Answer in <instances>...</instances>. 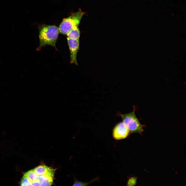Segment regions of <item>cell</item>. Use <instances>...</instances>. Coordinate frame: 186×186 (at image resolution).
<instances>
[{"label": "cell", "instance_id": "6da1fadb", "mask_svg": "<svg viewBox=\"0 0 186 186\" xmlns=\"http://www.w3.org/2000/svg\"><path fill=\"white\" fill-rule=\"evenodd\" d=\"M38 29L39 45L37 50L49 45L56 49V43L59 32L58 28L55 25L43 24L39 26Z\"/></svg>", "mask_w": 186, "mask_h": 186}, {"label": "cell", "instance_id": "7a4b0ae2", "mask_svg": "<svg viewBox=\"0 0 186 186\" xmlns=\"http://www.w3.org/2000/svg\"><path fill=\"white\" fill-rule=\"evenodd\" d=\"M135 109L133 111L125 114L119 113L121 118L122 122L129 130L130 133H139L141 134L144 130L143 126L140 123L136 117L135 113Z\"/></svg>", "mask_w": 186, "mask_h": 186}, {"label": "cell", "instance_id": "3957f363", "mask_svg": "<svg viewBox=\"0 0 186 186\" xmlns=\"http://www.w3.org/2000/svg\"><path fill=\"white\" fill-rule=\"evenodd\" d=\"M84 13V12L80 10L69 17L64 19L58 28L59 32L62 34L66 35L73 28L79 26Z\"/></svg>", "mask_w": 186, "mask_h": 186}, {"label": "cell", "instance_id": "277c9868", "mask_svg": "<svg viewBox=\"0 0 186 186\" xmlns=\"http://www.w3.org/2000/svg\"><path fill=\"white\" fill-rule=\"evenodd\" d=\"M130 133L128 128L122 122L117 124L112 131L113 138L116 140H120L126 138Z\"/></svg>", "mask_w": 186, "mask_h": 186}, {"label": "cell", "instance_id": "5b68a950", "mask_svg": "<svg viewBox=\"0 0 186 186\" xmlns=\"http://www.w3.org/2000/svg\"><path fill=\"white\" fill-rule=\"evenodd\" d=\"M70 53V62L78 65L76 57L79 48V40L73 39L67 37Z\"/></svg>", "mask_w": 186, "mask_h": 186}, {"label": "cell", "instance_id": "8992f818", "mask_svg": "<svg viewBox=\"0 0 186 186\" xmlns=\"http://www.w3.org/2000/svg\"><path fill=\"white\" fill-rule=\"evenodd\" d=\"M55 170L52 169L45 175L38 176L39 180L42 186H50L52 184L54 176Z\"/></svg>", "mask_w": 186, "mask_h": 186}, {"label": "cell", "instance_id": "52a82bcc", "mask_svg": "<svg viewBox=\"0 0 186 186\" xmlns=\"http://www.w3.org/2000/svg\"><path fill=\"white\" fill-rule=\"evenodd\" d=\"M52 169L44 164L39 165L33 169L35 173L38 175H45Z\"/></svg>", "mask_w": 186, "mask_h": 186}, {"label": "cell", "instance_id": "ba28073f", "mask_svg": "<svg viewBox=\"0 0 186 186\" xmlns=\"http://www.w3.org/2000/svg\"><path fill=\"white\" fill-rule=\"evenodd\" d=\"M67 38L79 40L80 32L78 26H75L71 30L66 34Z\"/></svg>", "mask_w": 186, "mask_h": 186}, {"label": "cell", "instance_id": "9c48e42d", "mask_svg": "<svg viewBox=\"0 0 186 186\" xmlns=\"http://www.w3.org/2000/svg\"><path fill=\"white\" fill-rule=\"evenodd\" d=\"M24 175L32 183L35 181L38 180L39 176L35 173L33 169L28 171Z\"/></svg>", "mask_w": 186, "mask_h": 186}, {"label": "cell", "instance_id": "30bf717a", "mask_svg": "<svg viewBox=\"0 0 186 186\" xmlns=\"http://www.w3.org/2000/svg\"><path fill=\"white\" fill-rule=\"evenodd\" d=\"M97 179H95L91 181L87 182H84L75 180L73 186H87L90 184L91 183L94 182Z\"/></svg>", "mask_w": 186, "mask_h": 186}, {"label": "cell", "instance_id": "8fae6325", "mask_svg": "<svg viewBox=\"0 0 186 186\" xmlns=\"http://www.w3.org/2000/svg\"><path fill=\"white\" fill-rule=\"evenodd\" d=\"M20 184L21 186L32 185V183L25 175L21 179Z\"/></svg>", "mask_w": 186, "mask_h": 186}, {"label": "cell", "instance_id": "7c38bea8", "mask_svg": "<svg viewBox=\"0 0 186 186\" xmlns=\"http://www.w3.org/2000/svg\"><path fill=\"white\" fill-rule=\"evenodd\" d=\"M137 178L135 177H131L128 180L127 185L134 186L135 185L136 183Z\"/></svg>", "mask_w": 186, "mask_h": 186}, {"label": "cell", "instance_id": "4fadbf2b", "mask_svg": "<svg viewBox=\"0 0 186 186\" xmlns=\"http://www.w3.org/2000/svg\"><path fill=\"white\" fill-rule=\"evenodd\" d=\"M32 185L33 186H40L41 185V183L40 181L39 180H37L35 181L32 183Z\"/></svg>", "mask_w": 186, "mask_h": 186}]
</instances>
